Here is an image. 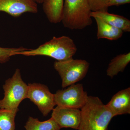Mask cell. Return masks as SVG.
<instances>
[{
    "label": "cell",
    "instance_id": "cell-1",
    "mask_svg": "<svg viewBox=\"0 0 130 130\" xmlns=\"http://www.w3.org/2000/svg\"><path fill=\"white\" fill-rule=\"evenodd\" d=\"M80 110L81 120L78 130H108L114 117L106 105L96 96H88Z\"/></svg>",
    "mask_w": 130,
    "mask_h": 130
},
{
    "label": "cell",
    "instance_id": "cell-2",
    "mask_svg": "<svg viewBox=\"0 0 130 130\" xmlns=\"http://www.w3.org/2000/svg\"><path fill=\"white\" fill-rule=\"evenodd\" d=\"M77 50L73 40L69 37L64 36L54 37L37 48L28 49L20 52L19 55L26 56H47L60 61L72 58Z\"/></svg>",
    "mask_w": 130,
    "mask_h": 130
},
{
    "label": "cell",
    "instance_id": "cell-3",
    "mask_svg": "<svg viewBox=\"0 0 130 130\" xmlns=\"http://www.w3.org/2000/svg\"><path fill=\"white\" fill-rule=\"evenodd\" d=\"M91 12L88 0H64L61 22L70 29H83L93 23Z\"/></svg>",
    "mask_w": 130,
    "mask_h": 130
},
{
    "label": "cell",
    "instance_id": "cell-4",
    "mask_svg": "<svg viewBox=\"0 0 130 130\" xmlns=\"http://www.w3.org/2000/svg\"><path fill=\"white\" fill-rule=\"evenodd\" d=\"M3 88L4 97L0 100V109L18 111L19 105L27 98L28 89L19 69H16L12 76L6 80Z\"/></svg>",
    "mask_w": 130,
    "mask_h": 130
},
{
    "label": "cell",
    "instance_id": "cell-5",
    "mask_svg": "<svg viewBox=\"0 0 130 130\" xmlns=\"http://www.w3.org/2000/svg\"><path fill=\"white\" fill-rule=\"evenodd\" d=\"M90 64L84 60L74 59L54 62V67L59 73L62 81L61 86L65 88L76 84L86 76Z\"/></svg>",
    "mask_w": 130,
    "mask_h": 130
},
{
    "label": "cell",
    "instance_id": "cell-6",
    "mask_svg": "<svg viewBox=\"0 0 130 130\" xmlns=\"http://www.w3.org/2000/svg\"><path fill=\"white\" fill-rule=\"evenodd\" d=\"M67 89L59 90L54 95L55 104L57 106L81 109L87 101V92L84 90L83 84H75Z\"/></svg>",
    "mask_w": 130,
    "mask_h": 130
},
{
    "label": "cell",
    "instance_id": "cell-7",
    "mask_svg": "<svg viewBox=\"0 0 130 130\" xmlns=\"http://www.w3.org/2000/svg\"><path fill=\"white\" fill-rule=\"evenodd\" d=\"M27 98L36 105L44 116L48 115L56 106L54 94L48 87L41 84H29Z\"/></svg>",
    "mask_w": 130,
    "mask_h": 130
},
{
    "label": "cell",
    "instance_id": "cell-8",
    "mask_svg": "<svg viewBox=\"0 0 130 130\" xmlns=\"http://www.w3.org/2000/svg\"><path fill=\"white\" fill-rule=\"evenodd\" d=\"M52 111L51 118L61 129L71 128L78 130L81 120L80 109L57 106Z\"/></svg>",
    "mask_w": 130,
    "mask_h": 130
},
{
    "label": "cell",
    "instance_id": "cell-9",
    "mask_svg": "<svg viewBox=\"0 0 130 130\" xmlns=\"http://www.w3.org/2000/svg\"><path fill=\"white\" fill-rule=\"evenodd\" d=\"M0 12L17 18L25 13H37L38 7L33 0H0Z\"/></svg>",
    "mask_w": 130,
    "mask_h": 130
},
{
    "label": "cell",
    "instance_id": "cell-10",
    "mask_svg": "<svg viewBox=\"0 0 130 130\" xmlns=\"http://www.w3.org/2000/svg\"><path fill=\"white\" fill-rule=\"evenodd\" d=\"M106 105L114 117L130 114V87L120 91L115 94Z\"/></svg>",
    "mask_w": 130,
    "mask_h": 130
},
{
    "label": "cell",
    "instance_id": "cell-11",
    "mask_svg": "<svg viewBox=\"0 0 130 130\" xmlns=\"http://www.w3.org/2000/svg\"><path fill=\"white\" fill-rule=\"evenodd\" d=\"M91 18L97 17L110 25L118 28L123 32H130L129 20L120 15L109 13L108 11L91 12Z\"/></svg>",
    "mask_w": 130,
    "mask_h": 130
},
{
    "label": "cell",
    "instance_id": "cell-12",
    "mask_svg": "<svg viewBox=\"0 0 130 130\" xmlns=\"http://www.w3.org/2000/svg\"><path fill=\"white\" fill-rule=\"evenodd\" d=\"M64 0H44L43 12L49 21L53 24L61 22L63 16Z\"/></svg>",
    "mask_w": 130,
    "mask_h": 130
},
{
    "label": "cell",
    "instance_id": "cell-13",
    "mask_svg": "<svg viewBox=\"0 0 130 130\" xmlns=\"http://www.w3.org/2000/svg\"><path fill=\"white\" fill-rule=\"evenodd\" d=\"M97 26L98 39H106L110 41L116 40L121 37L123 31L107 23L102 19L94 17Z\"/></svg>",
    "mask_w": 130,
    "mask_h": 130
},
{
    "label": "cell",
    "instance_id": "cell-14",
    "mask_svg": "<svg viewBox=\"0 0 130 130\" xmlns=\"http://www.w3.org/2000/svg\"><path fill=\"white\" fill-rule=\"evenodd\" d=\"M130 62V53L117 55L110 61L106 70L107 76L112 78L123 72Z\"/></svg>",
    "mask_w": 130,
    "mask_h": 130
},
{
    "label": "cell",
    "instance_id": "cell-15",
    "mask_svg": "<svg viewBox=\"0 0 130 130\" xmlns=\"http://www.w3.org/2000/svg\"><path fill=\"white\" fill-rule=\"evenodd\" d=\"M26 130H60L61 128L52 118L46 121L29 117L24 126Z\"/></svg>",
    "mask_w": 130,
    "mask_h": 130
},
{
    "label": "cell",
    "instance_id": "cell-16",
    "mask_svg": "<svg viewBox=\"0 0 130 130\" xmlns=\"http://www.w3.org/2000/svg\"><path fill=\"white\" fill-rule=\"evenodd\" d=\"M18 111L0 109V130H15V118Z\"/></svg>",
    "mask_w": 130,
    "mask_h": 130
},
{
    "label": "cell",
    "instance_id": "cell-17",
    "mask_svg": "<svg viewBox=\"0 0 130 130\" xmlns=\"http://www.w3.org/2000/svg\"><path fill=\"white\" fill-rule=\"evenodd\" d=\"M28 49L23 47L5 48L0 47V63H6L11 56L19 55V53Z\"/></svg>",
    "mask_w": 130,
    "mask_h": 130
},
{
    "label": "cell",
    "instance_id": "cell-18",
    "mask_svg": "<svg viewBox=\"0 0 130 130\" xmlns=\"http://www.w3.org/2000/svg\"><path fill=\"white\" fill-rule=\"evenodd\" d=\"M109 0H88L91 12L108 11L107 4Z\"/></svg>",
    "mask_w": 130,
    "mask_h": 130
},
{
    "label": "cell",
    "instance_id": "cell-19",
    "mask_svg": "<svg viewBox=\"0 0 130 130\" xmlns=\"http://www.w3.org/2000/svg\"><path fill=\"white\" fill-rule=\"evenodd\" d=\"M130 3V0H109L107 4L108 7L112 6H118L128 4Z\"/></svg>",
    "mask_w": 130,
    "mask_h": 130
},
{
    "label": "cell",
    "instance_id": "cell-20",
    "mask_svg": "<svg viewBox=\"0 0 130 130\" xmlns=\"http://www.w3.org/2000/svg\"><path fill=\"white\" fill-rule=\"evenodd\" d=\"M37 4H42L44 0H33Z\"/></svg>",
    "mask_w": 130,
    "mask_h": 130
}]
</instances>
